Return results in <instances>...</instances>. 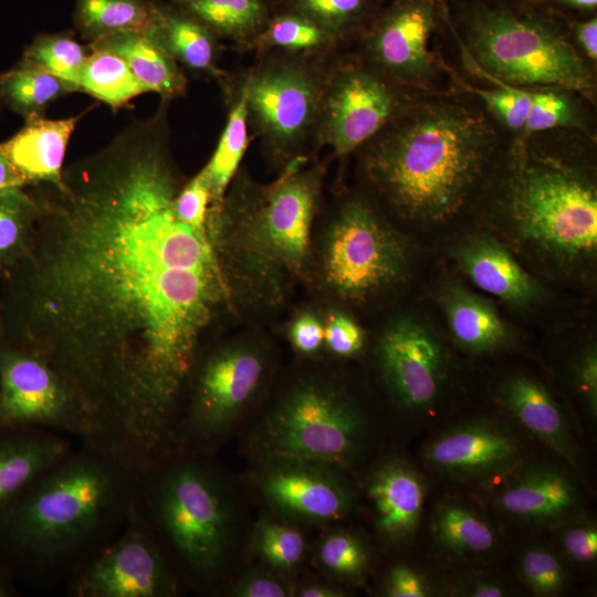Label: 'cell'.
Here are the masks:
<instances>
[{
  "instance_id": "6da1fadb",
  "label": "cell",
  "mask_w": 597,
  "mask_h": 597,
  "mask_svg": "<svg viewBox=\"0 0 597 597\" xmlns=\"http://www.w3.org/2000/svg\"><path fill=\"white\" fill-rule=\"evenodd\" d=\"M169 102L33 185L24 254L0 268V336L45 359L97 434L135 458L170 441L202 334L228 292L207 234L177 220L185 185Z\"/></svg>"
},
{
  "instance_id": "7a4b0ae2",
  "label": "cell",
  "mask_w": 597,
  "mask_h": 597,
  "mask_svg": "<svg viewBox=\"0 0 597 597\" xmlns=\"http://www.w3.org/2000/svg\"><path fill=\"white\" fill-rule=\"evenodd\" d=\"M512 136L476 96L451 87L415 95L353 155L394 214L436 226L469 207Z\"/></svg>"
},
{
  "instance_id": "3957f363",
  "label": "cell",
  "mask_w": 597,
  "mask_h": 597,
  "mask_svg": "<svg viewBox=\"0 0 597 597\" xmlns=\"http://www.w3.org/2000/svg\"><path fill=\"white\" fill-rule=\"evenodd\" d=\"M135 470L102 438L80 439L0 516V570L38 587L67 582L128 522Z\"/></svg>"
},
{
  "instance_id": "277c9868",
  "label": "cell",
  "mask_w": 597,
  "mask_h": 597,
  "mask_svg": "<svg viewBox=\"0 0 597 597\" xmlns=\"http://www.w3.org/2000/svg\"><path fill=\"white\" fill-rule=\"evenodd\" d=\"M326 163L302 157L269 184L238 170L207 230L228 294L276 304L301 277L311 256Z\"/></svg>"
},
{
  "instance_id": "5b68a950",
  "label": "cell",
  "mask_w": 597,
  "mask_h": 597,
  "mask_svg": "<svg viewBox=\"0 0 597 597\" xmlns=\"http://www.w3.org/2000/svg\"><path fill=\"white\" fill-rule=\"evenodd\" d=\"M132 514L153 534L185 586L211 593L234 549L238 513L212 454L170 450L136 468Z\"/></svg>"
},
{
  "instance_id": "8992f818",
  "label": "cell",
  "mask_w": 597,
  "mask_h": 597,
  "mask_svg": "<svg viewBox=\"0 0 597 597\" xmlns=\"http://www.w3.org/2000/svg\"><path fill=\"white\" fill-rule=\"evenodd\" d=\"M444 28L475 76L522 88L561 87L595 104L596 75L563 12L532 0H446Z\"/></svg>"
},
{
  "instance_id": "52a82bcc",
  "label": "cell",
  "mask_w": 597,
  "mask_h": 597,
  "mask_svg": "<svg viewBox=\"0 0 597 597\" xmlns=\"http://www.w3.org/2000/svg\"><path fill=\"white\" fill-rule=\"evenodd\" d=\"M594 149V135L578 129L512 136L506 206L520 234L561 256L596 251L597 189L584 165Z\"/></svg>"
},
{
  "instance_id": "ba28073f",
  "label": "cell",
  "mask_w": 597,
  "mask_h": 597,
  "mask_svg": "<svg viewBox=\"0 0 597 597\" xmlns=\"http://www.w3.org/2000/svg\"><path fill=\"white\" fill-rule=\"evenodd\" d=\"M368 439L367 416L352 396L333 383L307 379L253 425L248 448L255 460L297 459L343 471L360 460Z\"/></svg>"
},
{
  "instance_id": "9c48e42d",
  "label": "cell",
  "mask_w": 597,
  "mask_h": 597,
  "mask_svg": "<svg viewBox=\"0 0 597 597\" xmlns=\"http://www.w3.org/2000/svg\"><path fill=\"white\" fill-rule=\"evenodd\" d=\"M339 53V52H338ZM333 54L266 51L240 71L249 130L280 171L317 147L322 100Z\"/></svg>"
},
{
  "instance_id": "30bf717a",
  "label": "cell",
  "mask_w": 597,
  "mask_h": 597,
  "mask_svg": "<svg viewBox=\"0 0 597 597\" xmlns=\"http://www.w3.org/2000/svg\"><path fill=\"white\" fill-rule=\"evenodd\" d=\"M408 266L406 244L364 197L337 207L323 235L320 279L334 296L362 303L398 284Z\"/></svg>"
},
{
  "instance_id": "8fae6325",
  "label": "cell",
  "mask_w": 597,
  "mask_h": 597,
  "mask_svg": "<svg viewBox=\"0 0 597 597\" xmlns=\"http://www.w3.org/2000/svg\"><path fill=\"white\" fill-rule=\"evenodd\" d=\"M268 367L266 354L252 344L233 343L201 356L170 450L213 454L254 402Z\"/></svg>"
},
{
  "instance_id": "7c38bea8",
  "label": "cell",
  "mask_w": 597,
  "mask_h": 597,
  "mask_svg": "<svg viewBox=\"0 0 597 597\" xmlns=\"http://www.w3.org/2000/svg\"><path fill=\"white\" fill-rule=\"evenodd\" d=\"M417 94L390 80L353 50L332 61L322 100L317 148L353 155Z\"/></svg>"
},
{
  "instance_id": "4fadbf2b",
  "label": "cell",
  "mask_w": 597,
  "mask_h": 597,
  "mask_svg": "<svg viewBox=\"0 0 597 597\" xmlns=\"http://www.w3.org/2000/svg\"><path fill=\"white\" fill-rule=\"evenodd\" d=\"M444 14L446 0H390L380 6L353 51L412 92L446 91L439 87L444 61L431 50Z\"/></svg>"
},
{
  "instance_id": "5bb4252c",
  "label": "cell",
  "mask_w": 597,
  "mask_h": 597,
  "mask_svg": "<svg viewBox=\"0 0 597 597\" xmlns=\"http://www.w3.org/2000/svg\"><path fill=\"white\" fill-rule=\"evenodd\" d=\"M0 428H38L80 440L94 432V422L45 359L0 336Z\"/></svg>"
},
{
  "instance_id": "9a60e30c",
  "label": "cell",
  "mask_w": 597,
  "mask_h": 597,
  "mask_svg": "<svg viewBox=\"0 0 597 597\" xmlns=\"http://www.w3.org/2000/svg\"><path fill=\"white\" fill-rule=\"evenodd\" d=\"M72 597H174L186 587L149 530L132 514L67 582Z\"/></svg>"
},
{
  "instance_id": "2e32d148",
  "label": "cell",
  "mask_w": 597,
  "mask_h": 597,
  "mask_svg": "<svg viewBox=\"0 0 597 597\" xmlns=\"http://www.w3.org/2000/svg\"><path fill=\"white\" fill-rule=\"evenodd\" d=\"M521 439L486 418L470 419L436 434L423 450L426 464L437 474L465 484L503 479L523 463Z\"/></svg>"
},
{
  "instance_id": "e0dca14e",
  "label": "cell",
  "mask_w": 597,
  "mask_h": 597,
  "mask_svg": "<svg viewBox=\"0 0 597 597\" xmlns=\"http://www.w3.org/2000/svg\"><path fill=\"white\" fill-rule=\"evenodd\" d=\"M259 463V491L281 515L326 525L350 513L354 495L341 470L297 459L272 458Z\"/></svg>"
},
{
  "instance_id": "ac0fdd59",
  "label": "cell",
  "mask_w": 597,
  "mask_h": 597,
  "mask_svg": "<svg viewBox=\"0 0 597 597\" xmlns=\"http://www.w3.org/2000/svg\"><path fill=\"white\" fill-rule=\"evenodd\" d=\"M376 354L383 379L402 410L418 413L434 407L446 362L429 329L410 318L396 320L383 332Z\"/></svg>"
},
{
  "instance_id": "d6986e66",
  "label": "cell",
  "mask_w": 597,
  "mask_h": 597,
  "mask_svg": "<svg viewBox=\"0 0 597 597\" xmlns=\"http://www.w3.org/2000/svg\"><path fill=\"white\" fill-rule=\"evenodd\" d=\"M496 509L520 525L557 528L579 515L582 489L575 475L555 463L521 464L503 479Z\"/></svg>"
},
{
  "instance_id": "ffe728a7",
  "label": "cell",
  "mask_w": 597,
  "mask_h": 597,
  "mask_svg": "<svg viewBox=\"0 0 597 597\" xmlns=\"http://www.w3.org/2000/svg\"><path fill=\"white\" fill-rule=\"evenodd\" d=\"M426 493L422 475L407 460L390 458L379 463L368 476L366 495L380 537L391 544L410 540L420 523Z\"/></svg>"
},
{
  "instance_id": "44dd1931",
  "label": "cell",
  "mask_w": 597,
  "mask_h": 597,
  "mask_svg": "<svg viewBox=\"0 0 597 597\" xmlns=\"http://www.w3.org/2000/svg\"><path fill=\"white\" fill-rule=\"evenodd\" d=\"M73 448L67 436L38 428H0V516Z\"/></svg>"
},
{
  "instance_id": "7402d4cb",
  "label": "cell",
  "mask_w": 597,
  "mask_h": 597,
  "mask_svg": "<svg viewBox=\"0 0 597 597\" xmlns=\"http://www.w3.org/2000/svg\"><path fill=\"white\" fill-rule=\"evenodd\" d=\"M82 115L60 119L44 116L25 119L23 127L0 143V153L25 186L59 185L67 144Z\"/></svg>"
},
{
  "instance_id": "603a6c76",
  "label": "cell",
  "mask_w": 597,
  "mask_h": 597,
  "mask_svg": "<svg viewBox=\"0 0 597 597\" xmlns=\"http://www.w3.org/2000/svg\"><path fill=\"white\" fill-rule=\"evenodd\" d=\"M498 398L526 430L572 465L577 464L578 447L572 427L543 384L527 375L513 374L500 385Z\"/></svg>"
},
{
  "instance_id": "cb8c5ba5",
  "label": "cell",
  "mask_w": 597,
  "mask_h": 597,
  "mask_svg": "<svg viewBox=\"0 0 597 597\" xmlns=\"http://www.w3.org/2000/svg\"><path fill=\"white\" fill-rule=\"evenodd\" d=\"M454 256L475 286L502 301L523 306L540 297L537 282L502 244L489 237H469L457 248Z\"/></svg>"
},
{
  "instance_id": "d4e9b609",
  "label": "cell",
  "mask_w": 597,
  "mask_h": 597,
  "mask_svg": "<svg viewBox=\"0 0 597 597\" xmlns=\"http://www.w3.org/2000/svg\"><path fill=\"white\" fill-rule=\"evenodd\" d=\"M147 31L180 67L219 82L226 75L218 65L221 41L196 18L169 1L155 0L154 17Z\"/></svg>"
},
{
  "instance_id": "484cf974",
  "label": "cell",
  "mask_w": 597,
  "mask_h": 597,
  "mask_svg": "<svg viewBox=\"0 0 597 597\" xmlns=\"http://www.w3.org/2000/svg\"><path fill=\"white\" fill-rule=\"evenodd\" d=\"M87 46L123 59L147 92L158 94L164 101L170 102L187 93L188 80L182 69L147 29L105 36L90 42Z\"/></svg>"
},
{
  "instance_id": "4316f807",
  "label": "cell",
  "mask_w": 597,
  "mask_h": 597,
  "mask_svg": "<svg viewBox=\"0 0 597 597\" xmlns=\"http://www.w3.org/2000/svg\"><path fill=\"white\" fill-rule=\"evenodd\" d=\"M437 548L457 561H476L494 554L501 536L494 524L475 506L458 500L439 502L430 519Z\"/></svg>"
},
{
  "instance_id": "83f0119b",
  "label": "cell",
  "mask_w": 597,
  "mask_h": 597,
  "mask_svg": "<svg viewBox=\"0 0 597 597\" xmlns=\"http://www.w3.org/2000/svg\"><path fill=\"white\" fill-rule=\"evenodd\" d=\"M227 103V121L216 149L201 169L210 187L209 211L221 203L222 198L238 172L249 146L248 114L239 72L226 74L219 82Z\"/></svg>"
},
{
  "instance_id": "f1b7e54d",
  "label": "cell",
  "mask_w": 597,
  "mask_h": 597,
  "mask_svg": "<svg viewBox=\"0 0 597 597\" xmlns=\"http://www.w3.org/2000/svg\"><path fill=\"white\" fill-rule=\"evenodd\" d=\"M186 11L220 41L252 51L266 25L272 8L269 0H167Z\"/></svg>"
},
{
  "instance_id": "f546056e",
  "label": "cell",
  "mask_w": 597,
  "mask_h": 597,
  "mask_svg": "<svg viewBox=\"0 0 597 597\" xmlns=\"http://www.w3.org/2000/svg\"><path fill=\"white\" fill-rule=\"evenodd\" d=\"M441 301L451 335L465 350L489 353L507 341L505 323L485 300L451 285L443 291Z\"/></svg>"
},
{
  "instance_id": "4dcf8cb0",
  "label": "cell",
  "mask_w": 597,
  "mask_h": 597,
  "mask_svg": "<svg viewBox=\"0 0 597 597\" xmlns=\"http://www.w3.org/2000/svg\"><path fill=\"white\" fill-rule=\"evenodd\" d=\"M272 10L297 13L333 35L345 49L354 44L383 4L381 0H269Z\"/></svg>"
},
{
  "instance_id": "1f68e13d",
  "label": "cell",
  "mask_w": 597,
  "mask_h": 597,
  "mask_svg": "<svg viewBox=\"0 0 597 597\" xmlns=\"http://www.w3.org/2000/svg\"><path fill=\"white\" fill-rule=\"evenodd\" d=\"M154 12L155 0H74L73 21L90 43L117 33L144 31Z\"/></svg>"
},
{
  "instance_id": "d6a6232c",
  "label": "cell",
  "mask_w": 597,
  "mask_h": 597,
  "mask_svg": "<svg viewBox=\"0 0 597 597\" xmlns=\"http://www.w3.org/2000/svg\"><path fill=\"white\" fill-rule=\"evenodd\" d=\"M76 93L65 81L23 61L0 73V101L24 119L44 116L56 100Z\"/></svg>"
},
{
  "instance_id": "836d02e7",
  "label": "cell",
  "mask_w": 597,
  "mask_h": 597,
  "mask_svg": "<svg viewBox=\"0 0 597 597\" xmlns=\"http://www.w3.org/2000/svg\"><path fill=\"white\" fill-rule=\"evenodd\" d=\"M283 51L297 54H333L346 50L333 35L307 18L272 10L253 52Z\"/></svg>"
},
{
  "instance_id": "e575fe53",
  "label": "cell",
  "mask_w": 597,
  "mask_h": 597,
  "mask_svg": "<svg viewBox=\"0 0 597 597\" xmlns=\"http://www.w3.org/2000/svg\"><path fill=\"white\" fill-rule=\"evenodd\" d=\"M80 91L103 102L114 112L148 93L123 59L101 50L88 53L81 73Z\"/></svg>"
},
{
  "instance_id": "d590c367",
  "label": "cell",
  "mask_w": 597,
  "mask_h": 597,
  "mask_svg": "<svg viewBox=\"0 0 597 597\" xmlns=\"http://www.w3.org/2000/svg\"><path fill=\"white\" fill-rule=\"evenodd\" d=\"M528 90L530 106L521 135L552 129H578L593 135L584 111V97L561 87Z\"/></svg>"
},
{
  "instance_id": "8d00e7d4",
  "label": "cell",
  "mask_w": 597,
  "mask_h": 597,
  "mask_svg": "<svg viewBox=\"0 0 597 597\" xmlns=\"http://www.w3.org/2000/svg\"><path fill=\"white\" fill-rule=\"evenodd\" d=\"M69 32L42 33L27 46L21 61L54 75L80 91L81 73L88 55Z\"/></svg>"
},
{
  "instance_id": "74e56055",
  "label": "cell",
  "mask_w": 597,
  "mask_h": 597,
  "mask_svg": "<svg viewBox=\"0 0 597 597\" xmlns=\"http://www.w3.org/2000/svg\"><path fill=\"white\" fill-rule=\"evenodd\" d=\"M446 73L451 77L452 87L473 94L490 114L512 135L523 132L528 106L530 90L503 82H491L494 87L484 88L470 84L459 76L446 62Z\"/></svg>"
},
{
  "instance_id": "f35d334b",
  "label": "cell",
  "mask_w": 597,
  "mask_h": 597,
  "mask_svg": "<svg viewBox=\"0 0 597 597\" xmlns=\"http://www.w3.org/2000/svg\"><path fill=\"white\" fill-rule=\"evenodd\" d=\"M516 572L523 585L540 597L558 596L569 583L562 554L542 543H532L521 549Z\"/></svg>"
},
{
  "instance_id": "ab89813d",
  "label": "cell",
  "mask_w": 597,
  "mask_h": 597,
  "mask_svg": "<svg viewBox=\"0 0 597 597\" xmlns=\"http://www.w3.org/2000/svg\"><path fill=\"white\" fill-rule=\"evenodd\" d=\"M36 206L23 188L0 195V268L19 260L25 252Z\"/></svg>"
},
{
  "instance_id": "60d3db41",
  "label": "cell",
  "mask_w": 597,
  "mask_h": 597,
  "mask_svg": "<svg viewBox=\"0 0 597 597\" xmlns=\"http://www.w3.org/2000/svg\"><path fill=\"white\" fill-rule=\"evenodd\" d=\"M253 549L272 570L290 573L303 561L306 543L297 528L262 517L253 531Z\"/></svg>"
},
{
  "instance_id": "b9f144b4",
  "label": "cell",
  "mask_w": 597,
  "mask_h": 597,
  "mask_svg": "<svg viewBox=\"0 0 597 597\" xmlns=\"http://www.w3.org/2000/svg\"><path fill=\"white\" fill-rule=\"evenodd\" d=\"M321 566L335 577L356 580L369 566V552L354 534L339 530L328 533L318 546Z\"/></svg>"
},
{
  "instance_id": "7bdbcfd3",
  "label": "cell",
  "mask_w": 597,
  "mask_h": 597,
  "mask_svg": "<svg viewBox=\"0 0 597 597\" xmlns=\"http://www.w3.org/2000/svg\"><path fill=\"white\" fill-rule=\"evenodd\" d=\"M210 202V187L205 174L200 170L182 186L176 196L172 212L175 218L184 224L208 235L207 223Z\"/></svg>"
},
{
  "instance_id": "ee69618b",
  "label": "cell",
  "mask_w": 597,
  "mask_h": 597,
  "mask_svg": "<svg viewBox=\"0 0 597 597\" xmlns=\"http://www.w3.org/2000/svg\"><path fill=\"white\" fill-rule=\"evenodd\" d=\"M561 554L577 565H593L597 559V526L591 519L576 517L557 527Z\"/></svg>"
},
{
  "instance_id": "f6af8a7d",
  "label": "cell",
  "mask_w": 597,
  "mask_h": 597,
  "mask_svg": "<svg viewBox=\"0 0 597 597\" xmlns=\"http://www.w3.org/2000/svg\"><path fill=\"white\" fill-rule=\"evenodd\" d=\"M324 328V343L333 354L341 357H352L363 349L364 331L348 315L342 312L332 313Z\"/></svg>"
},
{
  "instance_id": "bcb514c9",
  "label": "cell",
  "mask_w": 597,
  "mask_h": 597,
  "mask_svg": "<svg viewBox=\"0 0 597 597\" xmlns=\"http://www.w3.org/2000/svg\"><path fill=\"white\" fill-rule=\"evenodd\" d=\"M384 595L388 597H428L433 588L426 575L407 564L392 566L384 582Z\"/></svg>"
},
{
  "instance_id": "7dc6e473",
  "label": "cell",
  "mask_w": 597,
  "mask_h": 597,
  "mask_svg": "<svg viewBox=\"0 0 597 597\" xmlns=\"http://www.w3.org/2000/svg\"><path fill=\"white\" fill-rule=\"evenodd\" d=\"M237 597H289L292 588L281 578L265 570H250L242 575L230 588Z\"/></svg>"
},
{
  "instance_id": "c3c4849f",
  "label": "cell",
  "mask_w": 597,
  "mask_h": 597,
  "mask_svg": "<svg viewBox=\"0 0 597 597\" xmlns=\"http://www.w3.org/2000/svg\"><path fill=\"white\" fill-rule=\"evenodd\" d=\"M511 585L502 577L476 573L461 576L455 579L450 593L463 597H504L512 595Z\"/></svg>"
},
{
  "instance_id": "681fc988",
  "label": "cell",
  "mask_w": 597,
  "mask_h": 597,
  "mask_svg": "<svg viewBox=\"0 0 597 597\" xmlns=\"http://www.w3.org/2000/svg\"><path fill=\"white\" fill-rule=\"evenodd\" d=\"M325 328L320 320L310 313L297 316L290 327V339L294 348L303 355H313L324 344Z\"/></svg>"
},
{
  "instance_id": "f907efd6",
  "label": "cell",
  "mask_w": 597,
  "mask_h": 597,
  "mask_svg": "<svg viewBox=\"0 0 597 597\" xmlns=\"http://www.w3.org/2000/svg\"><path fill=\"white\" fill-rule=\"evenodd\" d=\"M576 383L578 391L585 401L587 411L594 418L597 416V354L588 349L576 366Z\"/></svg>"
},
{
  "instance_id": "816d5d0a",
  "label": "cell",
  "mask_w": 597,
  "mask_h": 597,
  "mask_svg": "<svg viewBox=\"0 0 597 597\" xmlns=\"http://www.w3.org/2000/svg\"><path fill=\"white\" fill-rule=\"evenodd\" d=\"M568 30L573 43L591 64L597 61V18L589 15L584 20L568 19Z\"/></svg>"
},
{
  "instance_id": "f5cc1de1",
  "label": "cell",
  "mask_w": 597,
  "mask_h": 597,
  "mask_svg": "<svg viewBox=\"0 0 597 597\" xmlns=\"http://www.w3.org/2000/svg\"><path fill=\"white\" fill-rule=\"evenodd\" d=\"M546 7H551L558 11L572 10L580 13H596L597 0H532Z\"/></svg>"
},
{
  "instance_id": "db71d44e",
  "label": "cell",
  "mask_w": 597,
  "mask_h": 597,
  "mask_svg": "<svg viewBox=\"0 0 597 597\" xmlns=\"http://www.w3.org/2000/svg\"><path fill=\"white\" fill-rule=\"evenodd\" d=\"M25 185L15 169L0 153V195L23 188Z\"/></svg>"
},
{
  "instance_id": "11a10c76",
  "label": "cell",
  "mask_w": 597,
  "mask_h": 597,
  "mask_svg": "<svg viewBox=\"0 0 597 597\" xmlns=\"http://www.w3.org/2000/svg\"><path fill=\"white\" fill-rule=\"evenodd\" d=\"M300 597H341L344 591L325 584H307L296 591Z\"/></svg>"
},
{
  "instance_id": "9f6ffc18",
  "label": "cell",
  "mask_w": 597,
  "mask_h": 597,
  "mask_svg": "<svg viewBox=\"0 0 597 597\" xmlns=\"http://www.w3.org/2000/svg\"><path fill=\"white\" fill-rule=\"evenodd\" d=\"M15 583L13 578L0 570V597L18 596Z\"/></svg>"
}]
</instances>
